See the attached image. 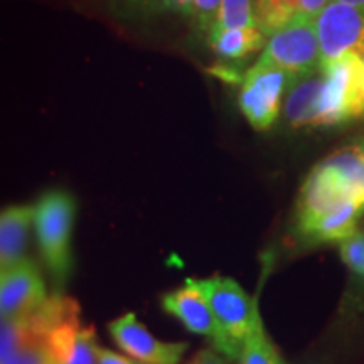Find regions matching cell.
<instances>
[{
	"label": "cell",
	"mask_w": 364,
	"mask_h": 364,
	"mask_svg": "<svg viewBox=\"0 0 364 364\" xmlns=\"http://www.w3.org/2000/svg\"><path fill=\"white\" fill-rule=\"evenodd\" d=\"M76 203L65 189H51L34 204V233L43 262L56 285H65L71 273V238Z\"/></svg>",
	"instance_id": "obj_1"
},
{
	"label": "cell",
	"mask_w": 364,
	"mask_h": 364,
	"mask_svg": "<svg viewBox=\"0 0 364 364\" xmlns=\"http://www.w3.org/2000/svg\"><path fill=\"white\" fill-rule=\"evenodd\" d=\"M193 282L208 299L220 326L225 341L223 356L230 361H238L245 343L262 321L257 300L230 277L213 275L208 279H193Z\"/></svg>",
	"instance_id": "obj_2"
},
{
	"label": "cell",
	"mask_w": 364,
	"mask_h": 364,
	"mask_svg": "<svg viewBox=\"0 0 364 364\" xmlns=\"http://www.w3.org/2000/svg\"><path fill=\"white\" fill-rule=\"evenodd\" d=\"M317 127L348 124L364 115V61L354 54L321 66Z\"/></svg>",
	"instance_id": "obj_3"
},
{
	"label": "cell",
	"mask_w": 364,
	"mask_h": 364,
	"mask_svg": "<svg viewBox=\"0 0 364 364\" xmlns=\"http://www.w3.org/2000/svg\"><path fill=\"white\" fill-rule=\"evenodd\" d=\"M260 61L306 78L321 71V44H318L316 21L295 17L275 34L268 38Z\"/></svg>",
	"instance_id": "obj_4"
},
{
	"label": "cell",
	"mask_w": 364,
	"mask_h": 364,
	"mask_svg": "<svg viewBox=\"0 0 364 364\" xmlns=\"http://www.w3.org/2000/svg\"><path fill=\"white\" fill-rule=\"evenodd\" d=\"M300 80L292 73L267 65L258 59L243 78L240 108L255 130L265 132L279 117L282 98L287 90Z\"/></svg>",
	"instance_id": "obj_5"
},
{
	"label": "cell",
	"mask_w": 364,
	"mask_h": 364,
	"mask_svg": "<svg viewBox=\"0 0 364 364\" xmlns=\"http://www.w3.org/2000/svg\"><path fill=\"white\" fill-rule=\"evenodd\" d=\"M80 311L75 300L49 297L48 302L38 311L16 317H2L0 324V361L12 356L22 348L41 344L48 341V336L66 317Z\"/></svg>",
	"instance_id": "obj_6"
},
{
	"label": "cell",
	"mask_w": 364,
	"mask_h": 364,
	"mask_svg": "<svg viewBox=\"0 0 364 364\" xmlns=\"http://www.w3.org/2000/svg\"><path fill=\"white\" fill-rule=\"evenodd\" d=\"M322 66L354 54L364 61V11L341 2L327 4L316 17Z\"/></svg>",
	"instance_id": "obj_7"
},
{
	"label": "cell",
	"mask_w": 364,
	"mask_h": 364,
	"mask_svg": "<svg viewBox=\"0 0 364 364\" xmlns=\"http://www.w3.org/2000/svg\"><path fill=\"white\" fill-rule=\"evenodd\" d=\"M307 179L341 201L364 208V140L336 150L314 167Z\"/></svg>",
	"instance_id": "obj_8"
},
{
	"label": "cell",
	"mask_w": 364,
	"mask_h": 364,
	"mask_svg": "<svg viewBox=\"0 0 364 364\" xmlns=\"http://www.w3.org/2000/svg\"><path fill=\"white\" fill-rule=\"evenodd\" d=\"M108 331L120 351L136 364H179L189 348L188 343H164L157 339L132 312L112 321Z\"/></svg>",
	"instance_id": "obj_9"
},
{
	"label": "cell",
	"mask_w": 364,
	"mask_h": 364,
	"mask_svg": "<svg viewBox=\"0 0 364 364\" xmlns=\"http://www.w3.org/2000/svg\"><path fill=\"white\" fill-rule=\"evenodd\" d=\"M49 300L46 282L38 265L26 258L0 272V316L16 317L34 312Z\"/></svg>",
	"instance_id": "obj_10"
},
{
	"label": "cell",
	"mask_w": 364,
	"mask_h": 364,
	"mask_svg": "<svg viewBox=\"0 0 364 364\" xmlns=\"http://www.w3.org/2000/svg\"><path fill=\"white\" fill-rule=\"evenodd\" d=\"M161 304L164 311L179 318L186 329L208 338L213 343V348L223 354L225 341H223L220 326L208 299L196 287L193 279L186 280V284L179 289L164 294Z\"/></svg>",
	"instance_id": "obj_11"
},
{
	"label": "cell",
	"mask_w": 364,
	"mask_h": 364,
	"mask_svg": "<svg viewBox=\"0 0 364 364\" xmlns=\"http://www.w3.org/2000/svg\"><path fill=\"white\" fill-rule=\"evenodd\" d=\"M46 344L56 354L59 364H98L97 334L93 327L81 326L80 311L54 327Z\"/></svg>",
	"instance_id": "obj_12"
},
{
	"label": "cell",
	"mask_w": 364,
	"mask_h": 364,
	"mask_svg": "<svg viewBox=\"0 0 364 364\" xmlns=\"http://www.w3.org/2000/svg\"><path fill=\"white\" fill-rule=\"evenodd\" d=\"M34 228V204H14L0 215V272L24 262Z\"/></svg>",
	"instance_id": "obj_13"
},
{
	"label": "cell",
	"mask_w": 364,
	"mask_h": 364,
	"mask_svg": "<svg viewBox=\"0 0 364 364\" xmlns=\"http://www.w3.org/2000/svg\"><path fill=\"white\" fill-rule=\"evenodd\" d=\"M322 86L321 75L300 78L289 90L285 102V118L295 129L302 127H317V105Z\"/></svg>",
	"instance_id": "obj_14"
},
{
	"label": "cell",
	"mask_w": 364,
	"mask_h": 364,
	"mask_svg": "<svg viewBox=\"0 0 364 364\" xmlns=\"http://www.w3.org/2000/svg\"><path fill=\"white\" fill-rule=\"evenodd\" d=\"M267 36L260 27H238V29H215L209 33V43L215 53L228 61H240L260 51Z\"/></svg>",
	"instance_id": "obj_15"
},
{
	"label": "cell",
	"mask_w": 364,
	"mask_h": 364,
	"mask_svg": "<svg viewBox=\"0 0 364 364\" xmlns=\"http://www.w3.org/2000/svg\"><path fill=\"white\" fill-rule=\"evenodd\" d=\"M302 12V0H257L255 16L257 24L267 38L280 31Z\"/></svg>",
	"instance_id": "obj_16"
},
{
	"label": "cell",
	"mask_w": 364,
	"mask_h": 364,
	"mask_svg": "<svg viewBox=\"0 0 364 364\" xmlns=\"http://www.w3.org/2000/svg\"><path fill=\"white\" fill-rule=\"evenodd\" d=\"M238 364H285L282 359L279 349L273 344L268 332L263 326V321L258 322L250 338L245 343L241 354L238 358Z\"/></svg>",
	"instance_id": "obj_17"
},
{
	"label": "cell",
	"mask_w": 364,
	"mask_h": 364,
	"mask_svg": "<svg viewBox=\"0 0 364 364\" xmlns=\"http://www.w3.org/2000/svg\"><path fill=\"white\" fill-rule=\"evenodd\" d=\"M215 27H218V29L258 27L252 0H221L220 14H218Z\"/></svg>",
	"instance_id": "obj_18"
},
{
	"label": "cell",
	"mask_w": 364,
	"mask_h": 364,
	"mask_svg": "<svg viewBox=\"0 0 364 364\" xmlns=\"http://www.w3.org/2000/svg\"><path fill=\"white\" fill-rule=\"evenodd\" d=\"M339 253L346 265L354 273L364 277V231H356L349 238L341 241Z\"/></svg>",
	"instance_id": "obj_19"
},
{
	"label": "cell",
	"mask_w": 364,
	"mask_h": 364,
	"mask_svg": "<svg viewBox=\"0 0 364 364\" xmlns=\"http://www.w3.org/2000/svg\"><path fill=\"white\" fill-rule=\"evenodd\" d=\"M0 364H59V361L53 349L46 343H41L19 349Z\"/></svg>",
	"instance_id": "obj_20"
},
{
	"label": "cell",
	"mask_w": 364,
	"mask_h": 364,
	"mask_svg": "<svg viewBox=\"0 0 364 364\" xmlns=\"http://www.w3.org/2000/svg\"><path fill=\"white\" fill-rule=\"evenodd\" d=\"M221 0H194L193 17L198 22L199 29L211 33L218 21Z\"/></svg>",
	"instance_id": "obj_21"
},
{
	"label": "cell",
	"mask_w": 364,
	"mask_h": 364,
	"mask_svg": "<svg viewBox=\"0 0 364 364\" xmlns=\"http://www.w3.org/2000/svg\"><path fill=\"white\" fill-rule=\"evenodd\" d=\"M226 359L221 353H218L215 348L213 349H203L198 354H194L189 359L188 364H228Z\"/></svg>",
	"instance_id": "obj_22"
},
{
	"label": "cell",
	"mask_w": 364,
	"mask_h": 364,
	"mask_svg": "<svg viewBox=\"0 0 364 364\" xmlns=\"http://www.w3.org/2000/svg\"><path fill=\"white\" fill-rule=\"evenodd\" d=\"M98 364H136L134 359H130L127 354L113 353L107 348H100Z\"/></svg>",
	"instance_id": "obj_23"
},
{
	"label": "cell",
	"mask_w": 364,
	"mask_h": 364,
	"mask_svg": "<svg viewBox=\"0 0 364 364\" xmlns=\"http://www.w3.org/2000/svg\"><path fill=\"white\" fill-rule=\"evenodd\" d=\"M334 2H341V4H346V6H351L364 11V0H334Z\"/></svg>",
	"instance_id": "obj_24"
},
{
	"label": "cell",
	"mask_w": 364,
	"mask_h": 364,
	"mask_svg": "<svg viewBox=\"0 0 364 364\" xmlns=\"http://www.w3.org/2000/svg\"><path fill=\"white\" fill-rule=\"evenodd\" d=\"M134 2L139 4V6H147V7L154 6V0H134Z\"/></svg>",
	"instance_id": "obj_25"
}]
</instances>
